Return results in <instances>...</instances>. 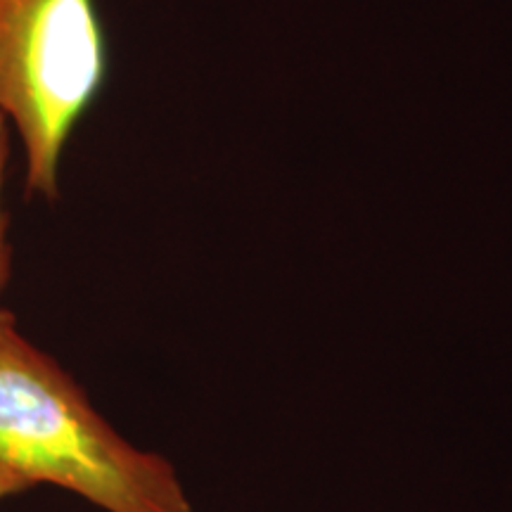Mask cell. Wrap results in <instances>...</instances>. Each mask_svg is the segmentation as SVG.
Wrapping results in <instances>:
<instances>
[{"label":"cell","mask_w":512,"mask_h":512,"mask_svg":"<svg viewBox=\"0 0 512 512\" xmlns=\"http://www.w3.org/2000/svg\"><path fill=\"white\" fill-rule=\"evenodd\" d=\"M0 465L102 512H192L176 465L128 441L81 382L0 309Z\"/></svg>","instance_id":"1"},{"label":"cell","mask_w":512,"mask_h":512,"mask_svg":"<svg viewBox=\"0 0 512 512\" xmlns=\"http://www.w3.org/2000/svg\"><path fill=\"white\" fill-rule=\"evenodd\" d=\"M110 74L98 0H0V114L24 155V190L53 202L69 138Z\"/></svg>","instance_id":"2"},{"label":"cell","mask_w":512,"mask_h":512,"mask_svg":"<svg viewBox=\"0 0 512 512\" xmlns=\"http://www.w3.org/2000/svg\"><path fill=\"white\" fill-rule=\"evenodd\" d=\"M12 128L8 119L0 114V299L12 275V242H10V214L5 207V178L12 155ZM3 309V306H0Z\"/></svg>","instance_id":"3"},{"label":"cell","mask_w":512,"mask_h":512,"mask_svg":"<svg viewBox=\"0 0 512 512\" xmlns=\"http://www.w3.org/2000/svg\"><path fill=\"white\" fill-rule=\"evenodd\" d=\"M29 491L31 486L27 482H22V479L15 477L10 470H5V467L0 465V501H8V498L29 494Z\"/></svg>","instance_id":"4"}]
</instances>
